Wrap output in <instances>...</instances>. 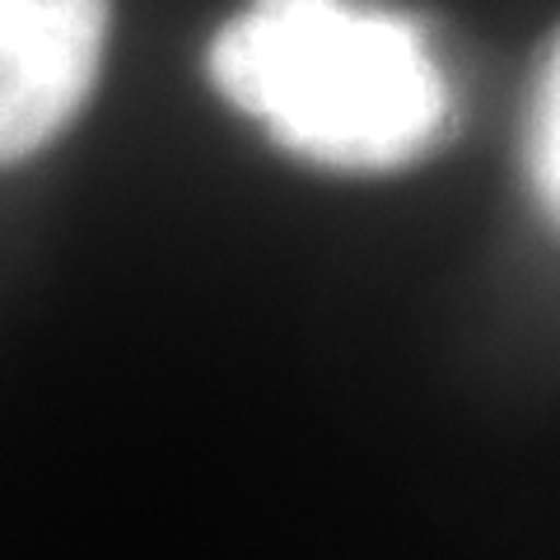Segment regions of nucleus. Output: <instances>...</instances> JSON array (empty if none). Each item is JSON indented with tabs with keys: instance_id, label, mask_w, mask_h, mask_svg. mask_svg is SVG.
Masks as SVG:
<instances>
[{
	"instance_id": "f257e3e1",
	"label": "nucleus",
	"mask_w": 560,
	"mask_h": 560,
	"mask_svg": "<svg viewBox=\"0 0 560 560\" xmlns=\"http://www.w3.org/2000/svg\"><path fill=\"white\" fill-rule=\"evenodd\" d=\"M210 80L280 150L341 173L407 168L448 121L420 28L350 0H253L210 43Z\"/></svg>"
},
{
	"instance_id": "f03ea898",
	"label": "nucleus",
	"mask_w": 560,
	"mask_h": 560,
	"mask_svg": "<svg viewBox=\"0 0 560 560\" xmlns=\"http://www.w3.org/2000/svg\"><path fill=\"white\" fill-rule=\"evenodd\" d=\"M108 0H0V168L38 154L84 108Z\"/></svg>"
},
{
	"instance_id": "7ed1b4c3",
	"label": "nucleus",
	"mask_w": 560,
	"mask_h": 560,
	"mask_svg": "<svg viewBox=\"0 0 560 560\" xmlns=\"http://www.w3.org/2000/svg\"><path fill=\"white\" fill-rule=\"evenodd\" d=\"M528 178L547 220L560 230V38L541 66L528 117Z\"/></svg>"
}]
</instances>
